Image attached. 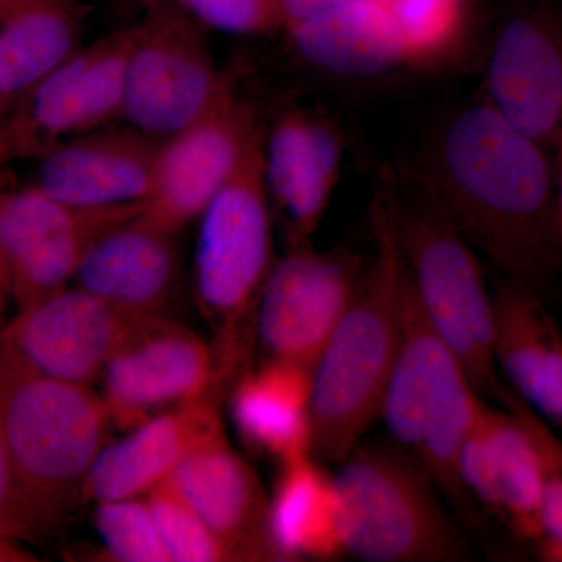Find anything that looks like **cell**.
Listing matches in <instances>:
<instances>
[{"label":"cell","instance_id":"2e32d148","mask_svg":"<svg viewBox=\"0 0 562 562\" xmlns=\"http://www.w3.org/2000/svg\"><path fill=\"white\" fill-rule=\"evenodd\" d=\"M140 317L81 288H65L20 310L2 339L35 371L91 386Z\"/></svg>","mask_w":562,"mask_h":562},{"label":"cell","instance_id":"7c38bea8","mask_svg":"<svg viewBox=\"0 0 562 562\" xmlns=\"http://www.w3.org/2000/svg\"><path fill=\"white\" fill-rule=\"evenodd\" d=\"M362 269L350 251L290 247L273 265L257 306L255 331L265 361L312 371L357 294Z\"/></svg>","mask_w":562,"mask_h":562},{"label":"cell","instance_id":"cb8c5ba5","mask_svg":"<svg viewBox=\"0 0 562 562\" xmlns=\"http://www.w3.org/2000/svg\"><path fill=\"white\" fill-rule=\"evenodd\" d=\"M80 0H0V120L41 77L81 47Z\"/></svg>","mask_w":562,"mask_h":562},{"label":"cell","instance_id":"8fae6325","mask_svg":"<svg viewBox=\"0 0 562 562\" xmlns=\"http://www.w3.org/2000/svg\"><path fill=\"white\" fill-rule=\"evenodd\" d=\"M561 452L562 442L519 398L503 408L483 401L462 447V484L517 536L538 542L547 479Z\"/></svg>","mask_w":562,"mask_h":562},{"label":"cell","instance_id":"4fadbf2b","mask_svg":"<svg viewBox=\"0 0 562 562\" xmlns=\"http://www.w3.org/2000/svg\"><path fill=\"white\" fill-rule=\"evenodd\" d=\"M483 101L554 151L562 136V10L549 0L514 3L492 33Z\"/></svg>","mask_w":562,"mask_h":562},{"label":"cell","instance_id":"ba28073f","mask_svg":"<svg viewBox=\"0 0 562 562\" xmlns=\"http://www.w3.org/2000/svg\"><path fill=\"white\" fill-rule=\"evenodd\" d=\"M125 66L124 113L132 127L162 139L194 121L227 79L205 25L176 0H140Z\"/></svg>","mask_w":562,"mask_h":562},{"label":"cell","instance_id":"30bf717a","mask_svg":"<svg viewBox=\"0 0 562 562\" xmlns=\"http://www.w3.org/2000/svg\"><path fill=\"white\" fill-rule=\"evenodd\" d=\"M140 211L143 203L68 205L36 184L18 190L0 172V260L18 308L65 290L92 244Z\"/></svg>","mask_w":562,"mask_h":562},{"label":"cell","instance_id":"83f0119b","mask_svg":"<svg viewBox=\"0 0 562 562\" xmlns=\"http://www.w3.org/2000/svg\"><path fill=\"white\" fill-rule=\"evenodd\" d=\"M147 506L171 561H232L220 539L184 502L171 480L165 479L151 487Z\"/></svg>","mask_w":562,"mask_h":562},{"label":"cell","instance_id":"6da1fadb","mask_svg":"<svg viewBox=\"0 0 562 562\" xmlns=\"http://www.w3.org/2000/svg\"><path fill=\"white\" fill-rule=\"evenodd\" d=\"M416 169L462 236L506 279L538 292L560 276L553 151L490 103L450 114Z\"/></svg>","mask_w":562,"mask_h":562},{"label":"cell","instance_id":"5bb4252c","mask_svg":"<svg viewBox=\"0 0 562 562\" xmlns=\"http://www.w3.org/2000/svg\"><path fill=\"white\" fill-rule=\"evenodd\" d=\"M260 127L249 103L227 80L206 110L158 144L140 216L173 235L183 231L231 179Z\"/></svg>","mask_w":562,"mask_h":562},{"label":"cell","instance_id":"3957f363","mask_svg":"<svg viewBox=\"0 0 562 562\" xmlns=\"http://www.w3.org/2000/svg\"><path fill=\"white\" fill-rule=\"evenodd\" d=\"M398 239L422 312L476 392L508 405L494 358V295L482 262L416 168L394 169Z\"/></svg>","mask_w":562,"mask_h":562},{"label":"cell","instance_id":"277c9868","mask_svg":"<svg viewBox=\"0 0 562 562\" xmlns=\"http://www.w3.org/2000/svg\"><path fill=\"white\" fill-rule=\"evenodd\" d=\"M110 422L90 386L35 371L0 336V428L44 535L80 494Z\"/></svg>","mask_w":562,"mask_h":562},{"label":"cell","instance_id":"9a60e30c","mask_svg":"<svg viewBox=\"0 0 562 562\" xmlns=\"http://www.w3.org/2000/svg\"><path fill=\"white\" fill-rule=\"evenodd\" d=\"M103 375V402L122 430H135L155 414L216 392V360L187 327L160 316L136 322Z\"/></svg>","mask_w":562,"mask_h":562},{"label":"cell","instance_id":"4dcf8cb0","mask_svg":"<svg viewBox=\"0 0 562 562\" xmlns=\"http://www.w3.org/2000/svg\"><path fill=\"white\" fill-rule=\"evenodd\" d=\"M0 535L16 542H36L46 536L22 490L2 428H0Z\"/></svg>","mask_w":562,"mask_h":562},{"label":"cell","instance_id":"d6a6232c","mask_svg":"<svg viewBox=\"0 0 562 562\" xmlns=\"http://www.w3.org/2000/svg\"><path fill=\"white\" fill-rule=\"evenodd\" d=\"M342 2L347 0H280L284 20L283 31Z\"/></svg>","mask_w":562,"mask_h":562},{"label":"cell","instance_id":"d590c367","mask_svg":"<svg viewBox=\"0 0 562 562\" xmlns=\"http://www.w3.org/2000/svg\"><path fill=\"white\" fill-rule=\"evenodd\" d=\"M0 288L9 294V283H7V273L3 269L2 260H0Z\"/></svg>","mask_w":562,"mask_h":562},{"label":"cell","instance_id":"5b68a950","mask_svg":"<svg viewBox=\"0 0 562 562\" xmlns=\"http://www.w3.org/2000/svg\"><path fill=\"white\" fill-rule=\"evenodd\" d=\"M265 139L266 131L260 127L238 168L201 216L195 295L202 312L220 327L214 357L220 384L241 371L247 358V321L257 313L262 288L277 261Z\"/></svg>","mask_w":562,"mask_h":562},{"label":"cell","instance_id":"4316f807","mask_svg":"<svg viewBox=\"0 0 562 562\" xmlns=\"http://www.w3.org/2000/svg\"><path fill=\"white\" fill-rule=\"evenodd\" d=\"M390 11L403 66L427 68L460 49L468 25V0H382Z\"/></svg>","mask_w":562,"mask_h":562},{"label":"cell","instance_id":"7402d4cb","mask_svg":"<svg viewBox=\"0 0 562 562\" xmlns=\"http://www.w3.org/2000/svg\"><path fill=\"white\" fill-rule=\"evenodd\" d=\"M498 373L536 414L562 425V330L538 292L506 280L494 292Z\"/></svg>","mask_w":562,"mask_h":562},{"label":"cell","instance_id":"484cf974","mask_svg":"<svg viewBox=\"0 0 562 562\" xmlns=\"http://www.w3.org/2000/svg\"><path fill=\"white\" fill-rule=\"evenodd\" d=\"M269 527L281 561L328 558L342 552L333 476L313 454L281 462L269 502Z\"/></svg>","mask_w":562,"mask_h":562},{"label":"cell","instance_id":"603a6c76","mask_svg":"<svg viewBox=\"0 0 562 562\" xmlns=\"http://www.w3.org/2000/svg\"><path fill=\"white\" fill-rule=\"evenodd\" d=\"M284 32L310 65L341 79H373L403 66L382 0H347Z\"/></svg>","mask_w":562,"mask_h":562},{"label":"cell","instance_id":"d6986e66","mask_svg":"<svg viewBox=\"0 0 562 562\" xmlns=\"http://www.w3.org/2000/svg\"><path fill=\"white\" fill-rule=\"evenodd\" d=\"M160 140L128 124L74 136L38 160L36 187L80 209L143 203Z\"/></svg>","mask_w":562,"mask_h":562},{"label":"cell","instance_id":"e0dca14e","mask_svg":"<svg viewBox=\"0 0 562 562\" xmlns=\"http://www.w3.org/2000/svg\"><path fill=\"white\" fill-rule=\"evenodd\" d=\"M342 155L338 127L310 111L286 110L266 132V183L290 247L312 244L338 187Z\"/></svg>","mask_w":562,"mask_h":562},{"label":"cell","instance_id":"8992f818","mask_svg":"<svg viewBox=\"0 0 562 562\" xmlns=\"http://www.w3.org/2000/svg\"><path fill=\"white\" fill-rule=\"evenodd\" d=\"M333 476L342 552L366 562L468 557L438 486L394 441L358 446Z\"/></svg>","mask_w":562,"mask_h":562},{"label":"cell","instance_id":"1f68e13d","mask_svg":"<svg viewBox=\"0 0 562 562\" xmlns=\"http://www.w3.org/2000/svg\"><path fill=\"white\" fill-rule=\"evenodd\" d=\"M538 543L543 557L562 561V452L554 458L547 479Z\"/></svg>","mask_w":562,"mask_h":562},{"label":"cell","instance_id":"d4e9b609","mask_svg":"<svg viewBox=\"0 0 562 562\" xmlns=\"http://www.w3.org/2000/svg\"><path fill=\"white\" fill-rule=\"evenodd\" d=\"M310 371L265 361L236 380L232 414L244 441L280 462L313 454Z\"/></svg>","mask_w":562,"mask_h":562},{"label":"cell","instance_id":"52a82bcc","mask_svg":"<svg viewBox=\"0 0 562 562\" xmlns=\"http://www.w3.org/2000/svg\"><path fill=\"white\" fill-rule=\"evenodd\" d=\"M483 401L457 355L422 312L408 279L401 346L384 390L380 419L392 441L419 460L443 501L460 516L473 514L460 462Z\"/></svg>","mask_w":562,"mask_h":562},{"label":"cell","instance_id":"8d00e7d4","mask_svg":"<svg viewBox=\"0 0 562 562\" xmlns=\"http://www.w3.org/2000/svg\"><path fill=\"white\" fill-rule=\"evenodd\" d=\"M7 292L2 290V288H0V319H2V313H3V306H5V297H7ZM2 330H3V327H2V324H0V336H2Z\"/></svg>","mask_w":562,"mask_h":562},{"label":"cell","instance_id":"f1b7e54d","mask_svg":"<svg viewBox=\"0 0 562 562\" xmlns=\"http://www.w3.org/2000/svg\"><path fill=\"white\" fill-rule=\"evenodd\" d=\"M95 528L111 560L172 562L162 546L147 502L136 498L99 502Z\"/></svg>","mask_w":562,"mask_h":562},{"label":"cell","instance_id":"e575fe53","mask_svg":"<svg viewBox=\"0 0 562 562\" xmlns=\"http://www.w3.org/2000/svg\"><path fill=\"white\" fill-rule=\"evenodd\" d=\"M554 162H557V177H558V217H560V235L562 247V136L554 147Z\"/></svg>","mask_w":562,"mask_h":562},{"label":"cell","instance_id":"44dd1931","mask_svg":"<svg viewBox=\"0 0 562 562\" xmlns=\"http://www.w3.org/2000/svg\"><path fill=\"white\" fill-rule=\"evenodd\" d=\"M81 290L127 312L160 316L180 284L176 235L140 216L103 233L76 273Z\"/></svg>","mask_w":562,"mask_h":562},{"label":"cell","instance_id":"ffe728a7","mask_svg":"<svg viewBox=\"0 0 562 562\" xmlns=\"http://www.w3.org/2000/svg\"><path fill=\"white\" fill-rule=\"evenodd\" d=\"M222 435L224 427L211 398L176 406L103 449L81 494L98 503L136 498L168 479L192 450Z\"/></svg>","mask_w":562,"mask_h":562},{"label":"cell","instance_id":"ac0fdd59","mask_svg":"<svg viewBox=\"0 0 562 562\" xmlns=\"http://www.w3.org/2000/svg\"><path fill=\"white\" fill-rule=\"evenodd\" d=\"M232 561H281L269 527V501L254 469L225 435L192 450L168 476Z\"/></svg>","mask_w":562,"mask_h":562},{"label":"cell","instance_id":"7a4b0ae2","mask_svg":"<svg viewBox=\"0 0 562 562\" xmlns=\"http://www.w3.org/2000/svg\"><path fill=\"white\" fill-rule=\"evenodd\" d=\"M373 257L357 294L310 371L312 452L339 462L362 441L380 409L401 346L408 268L395 221L394 169L379 177L371 203Z\"/></svg>","mask_w":562,"mask_h":562},{"label":"cell","instance_id":"f546056e","mask_svg":"<svg viewBox=\"0 0 562 562\" xmlns=\"http://www.w3.org/2000/svg\"><path fill=\"white\" fill-rule=\"evenodd\" d=\"M205 27L232 35L283 31L280 0H176Z\"/></svg>","mask_w":562,"mask_h":562},{"label":"cell","instance_id":"9c48e42d","mask_svg":"<svg viewBox=\"0 0 562 562\" xmlns=\"http://www.w3.org/2000/svg\"><path fill=\"white\" fill-rule=\"evenodd\" d=\"M131 46L132 27L102 36L11 103L0 120V168L41 160L65 140L120 120Z\"/></svg>","mask_w":562,"mask_h":562},{"label":"cell","instance_id":"836d02e7","mask_svg":"<svg viewBox=\"0 0 562 562\" xmlns=\"http://www.w3.org/2000/svg\"><path fill=\"white\" fill-rule=\"evenodd\" d=\"M35 558L25 552L20 542L0 535V562H31Z\"/></svg>","mask_w":562,"mask_h":562}]
</instances>
